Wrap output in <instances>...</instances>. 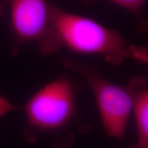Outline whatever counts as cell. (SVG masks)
I'll list each match as a JSON object with an SVG mask.
<instances>
[{
  "label": "cell",
  "mask_w": 148,
  "mask_h": 148,
  "mask_svg": "<svg viewBox=\"0 0 148 148\" xmlns=\"http://www.w3.org/2000/svg\"><path fill=\"white\" fill-rule=\"evenodd\" d=\"M60 46L79 54L99 56L115 65L132 56L140 58L142 54L130 47L117 31L51 5L50 32L45 50L50 51Z\"/></svg>",
  "instance_id": "1"
},
{
  "label": "cell",
  "mask_w": 148,
  "mask_h": 148,
  "mask_svg": "<svg viewBox=\"0 0 148 148\" xmlns=\"http://www.w3.org/2000/svg\"><path fill=\"white\" fill-rule=\"evenodd\" d=\"M75 110L73 85L59 77L44 85L27 100L24 113L31 126L42 130H55L71 121Z\"/></svg>",
  "instance_id": "2"
},
{
  "label": "cell",
  "mask_w": 148,
  "mask_h": 148,
  "mask_svg": "<svg viewBox=\"0 0 148 148\" xmlns=\"http://www.w3.org/2000/svg\"><path fill=\"white\" fill-rule=\"evenodd\" d=\"M69 65L82 74L90 86L107 136L123 139L132 116L133 92L130 86L126 88L114 84L84 66Z\"/></svg>",
  "instance_id": "3"
},
{
  "label": "cell",
  "mask_w": 148,
  "mask_h": 148,
  "mask_svg": "<svg viewBox=\"0 0 148 148\" xmlns=\"http://www.w3.org/2000/svg\"><path fill=\"white\" fill-rule=\"evenodd\" d=\"M12 34L21 42H39L43 50L50 32L47 0H8Z\"/></svg>",
  "instance_id": "4"
},
{
  "label": "cell",
  "mask_w": 148,
  "mask_h": 148,
  "mask_svg": "<svg viewBox=\"0 0 148 148\" xmlns=\"http://www.w3.org/2000/svg\"><path fill=\"white\" fill-rule=\"evenodd\" d=\"M130 87L133 92L132 115L137 135V148H148V90L145 81L135 79Z\"/></svg>",
  "instance_id": "5"
},
{
  "label": "cell",
  "mask_w": 148,
  "mask_h": 148,
  "mask_svg": "<svg viewBox=\"0 0 148 148\" xmlns=\"http://www.w3.org/2000/svg\"><path fill=\"white\" fill-rule=\"evenodd\" d=\"M125 10L136 14H139L145 6L146 0H108Z\"/></svg>",
  "instance_id": "6"
},
{
  "label": "cell",
  "mask_w": 148,
  "mask_h": 148,
  "mask_svg": "<svg viewBox=\"0 0 148 148\" xmlns=\"http://www.w3.org/2000/svg\"><path fill=\"white\" fill-rule=\"evenodd\" d=\"M15 109V106L8 99L0 95V117L8 114Z\"/></svg>",
  "instance_id": "7"
}]
</instances>
